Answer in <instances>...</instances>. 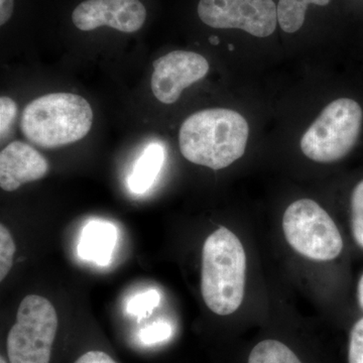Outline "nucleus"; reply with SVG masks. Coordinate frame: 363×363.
<instances>
[{"instance_id": "obj_1", "label": "nucleus", "mask_w": 363, "mask_h": 363, "mask_svg": "<svg viewBox=\"0 0 363 363\" xmlns=\"http://www.w3.org/2000/svg\"><path fill=\"white\" fill-rule=\"evenodd\" d=\"M248 135L247 119L238 112L205 109L195 112L182 124L179 145L189 162L217 171L245 155Z\"/></svg>"}, {"instance_id": "obj_2", "label": "nucleus", "mask_w": 363, "mask_h": 363, "mask_svg": "<svg viewBox=\"0 0 363 363\" xmlns=\"http://www.w3.org/2000/svg\"><path fill=\"white\" fill-rule=\"evenodd\" d=\"M247 253L240 238L219 227L205 240L202 252L201 293L214 314L228 316L240 309L245 294Z\"/></svg>"}, {"instance_id": "obj_3", "label": "nucleus", "mask_w": 363, "mask_h": 363, "mask_svg": "<svg viewBox=\"0 0 363 363\" xmlns=\"http://www.w3.org/2000/svg\"><path fill=\"white\" fill-rule=\"evenodd\" d=\"M92 123L89 102L72 93L37 98L26 105L21 117V133L43 149H57L82 140Z\"/></svg>"}, {"instance_id": "obj_4", "label": "nucleus", "mask_w": 363, "mask_h": 363, "mask_svg": "<svg viewBox=\"0 0 363 363\" xmlns=\"http://www.w3.org/2000/svg\"><path fill=\"white\" fill-rule=\"evenodd\" d=\"M363 112L350 98H339L327 105L301 138V150L308 159L331 164L344 159L357 145Z\"/></svg>"}, {"instance_id": "obj_5", "label": "nucleus", "mask_w": 363, "mask_h": 363, "mask_svg": "<svg viewBox=\"0 0 363 363\" xmlns=\"http://www.w3.org/2000/svg\"><path fill=\"white\" fill-rule=\"evenodd\" d=\"M281 224L288 245L306 259L331 262L343 252L340 230L314 200L300 199L289 205Z\"/></svg>"}, {"instance_id": "obj_6", "label": "nucleus", "mask_w": 363, "mask_h": 363, "mask_svg": "<svg viewBox=\"0 0 363 363\" xmlns=\"http://www.w3.org/2000/svg\"><path fill=\"white\" fill-rule=\"evenodd\" d=\"M58 315L48 298L30 295L21 301L16 323L7 335L11 363H50L58 330Z\"/></svg>"}, {"instance_id": "obj_7", "label": "nucleus", "mask_w": 363, "mask_h": 363, "mask_svg": "<svg viewBox=\"0 0 363 363\" xmlns=\"http://www.w3.org/2000/svg\"><path fill=\"white\" fill-rule=\"evenodd\" d=\"M197 14L216 30H242L267 38L276 30L278 9L272 0H199Z\"/></svg>"}, {"instance_id": "obj_8", "label": "nucleus", "mask_w": 363, "mask_h": 363, "mask_svg": "<svg viewBox=\"0 0 363 363\" xmlns=\"http://www.w3.org/2000/svg\"><path fill=\"white\" fill-rule=\"evenodd\" d=\"M149 18L143 0H80L72 9V26L82 33L109 28L131 35L140 32Z\"/></svg>"}, {"instance_id": "obj_9", "label": "nucleus", "mask_w": 363, "mask_h": 363, "mask_svg": "<svg viewBox=\"0 0 363 363\" xmlns=\"http://www.w3.org/2000/svg\"><path fill=\"white\" fill-rule=\"evenodd\" d=\"M209 63L194 52L173 51L154 62L152 93L164 104H175L182 92L207 75Z\"/></svg>"}, {"instance_id": "obj_10", "label": "nucleus", "mask_w": 363, "mask_h": 363, "mask_svg": "<svg viewBox=\"0 0 363 363\" xmlns=\"http://www.w3.org/2000/svg\"><path fill=\"white\" fill-rule=\"evenodd\" d=\"M47 160L32 145L13 142L0 152V187L14 192L23 184L40 180L47 175Z\"/></svg>"}, {"instance_id": "obj_11", "label": "nucleus", "mask_w": 363, "mask_h": 363, "mask_svg": "<svg viewBox=\"0 0 363 363\" xmlns=\"http://www.w3.org/2000/svg\"><path fill=\"white\" fill-rule=\"evenodd\" d=\"M116 240V226L104 221L90 222L83 230L78 245L79 257L94 260L99 266H107L111 262Z\"/></svg>"}, {"instance_id": "obj_12", "label": "nucleus", "mask_w": 363, "mask_h": 363, "mask_svg": "<svg viewBox=\"0 0 363 363\" xmlns=\"http://www.w3.org/2000/svg\"><path fill=\"white\" fill-rule=\"evenodd\" d=\"M164 147L159 143L150 145L138 160L128 179V186L135 194L147 192L156 181L164 164Z\"/></svg>"}, {"instance_id": "obj_13", "label": "nucleus", "mask_w": 363, "mask_h": 363, "mask_svg": "<svg viewBox=\"0 0 363 363\" xmlns=\"http://www.w3.org/2000/svg\"><path fill=\"white\" fill-rule=\"evenodd\" d=\"M245 363H308L290 343L278 337H264L253 344Z\"/></svg>"}, {"instance_id": "obj_14", "label": "nucleus", "mask_w": 363, "mask_h": 363, "mask_svg": "<svg viewBox=\"0 0 363 363\" xmlns=\"http://www.w3.org/2000/svg\"><path fill=\"white\" fill-rule=\"evenodd\" d=\"M331 0H279L278 9V23L284 32L293 33L298 32L304 25L306 11L310 4L325 6Z\"/></svg>"}, {"instance_id": "obj_15", "label": "nucleus", "mask_w": 363, "mask_h": 363, "mask_svg": "<svg viewBox=\"0 0 363 363\" xmlns=\"http://www.w3.org/2000/svg\"><path fill=\"white\" fill-rule=\"evenodd\" d=\"M350 221L353 242L363 252V179L351 193Z\"/></svg>"}, {"instance_id": "obj_16", "label": "nucleus", "mask_w": 363, "mask_h": 363, "mask_svg": "<svg viewBox=\"0 0 363 363\" xmlns=\"http://www.w3.org/2000/svg\"><path fill=\"white\" fill-rule=\"evenodd\" d=\"M16 245L13 236L4 224L0 225V281H4L13 267Z\"/></svg>"}, {"instance_id": "obj_17", "label": "nucleus", "mask_w": 363, "mask_h": 363, "mask_svg": "<svg viewBox=\"0 0 363 363\" xmlns=\"http://www.w3.org/2000/svg\"><path fill=\"white\" fill-rule=\"evenodd\" d=\"M347 363H363V315L350 327L348 334Z\"/></svg>"}, {"instance_id": "obj_18", "label": "nucleus", "mask_w": 363, "mask_h": 363, "mask_svg": "<svg viewBox=\"0 0 363 363\" xmlns=\"http://www.w3.org/2000/svg\"><path fill=\"white\" fill-rule=\"evenodd\" d=\"M160 294L156 290L147 291L131 298L128 305V311L136 316L147 314L159 305Z\"/></svg>"}, {"instance_id": "obj_19", "label": "nucleus", "mask_w": 363, "mask_h": 363, "mask_svg": "<svg viewBox=\"0 0 363 363\" xmlns=\"http://www.w3.org/2000/svg\"><path fill=\"white\" fill-rule=\"evenodd\" d=\"M18 106L11 98H0V135L4 138L16 118Z\"/></svg>"}, {"instance_id": "obj_20", "label": "nucleus", "mask_w": 363, "mask_h": 363, "mask_svg": "<svg viewBox=\"0 0 363 363\" xmlns=\"http://www.w3.org/2000/svg\"><path fill=\"white\" fill-rule=\"evenodd\" d=\"M169 334H171V327L169 326V324L162 322V323L155 324L154 326L145 330L143 335L147 340L155 341L157 338H167Z\"/></svg>"}, {"instance_id": "obj_21", "label": "nucleus", "mask_w": 363, "mask_h": 363, "mask_svg": "<svg viewBox=\"0 0 363 363\" xmlns=\"http://www.w3.org/2000/svg\"><path fill=\"white\" fill-rule=\"evenodd\" d=\"M75 363H117L113 358L102 351H89L79 357Z\"/></svg>"}, {"instance_id": "obj_22", "label": "nucleus", "mask_w": 363, "mask_h": 363, "mask_svg": "<svg viewBox=\"0 0 363 363\" xmlns=\"http://www.w3.org/2000/svg\"><path fill=\"white\" fill-rule=\"evenodd\" d=\"M357 301L358 308H359L360 312L363 314V272L358 279L357 286Z\"/></svg>"}, {"instance_id": "obj_23", "label": "nucleus", "mask_w": 363, "mask_h": 363, "mask_svg": "<svg viewBox=\"0 0 363 363\" xmlns=\"http://www.w3.org/2000/svg\"><path fill=\"white\" fill-rule=\"evenodd\" d=\"M0 363H7L6 360L4 359V357H0Z\"/></svg>"}]
</instances>
